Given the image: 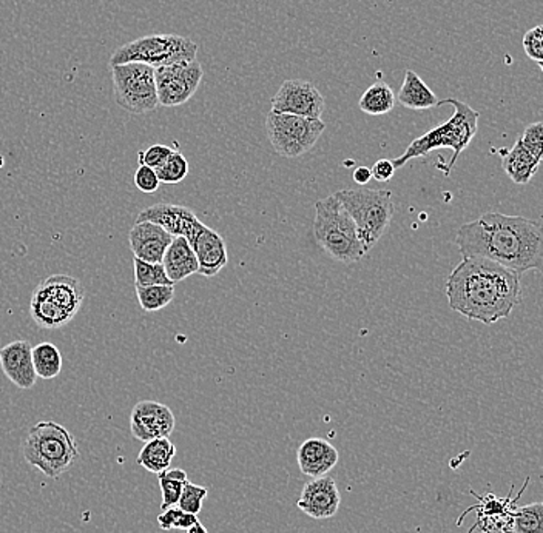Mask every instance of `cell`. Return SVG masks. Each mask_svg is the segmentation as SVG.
Masks as SVG:
<instances>
[{"instance_id": "obj_2", "label": "cell", "mask_w": 543, "mask_h": 533, "mask_svg": "<svg viewBox=\"0 0 543 533\" xmlns=\"http://www.w3.org/2000/svg\"><path fill=\"white\" fill-rule=\"evenodd\" d=\"M445 290L451 310L485 325L508 318L522 301L520 274L483 258H463Z\"/></svg>"}, {"instance_id": "obj_3", "label": "cell", "mask_w": 543, "mask_h": 533, "mask_svg": "<svg viewBox=\"0 0 543 533\" xmlns=\"http://www.w3.org/2000/svg\"><path fill=\"white\" fill-rule=\"evenodd\" d=\"M446 104L453 105L454 115L445 124L438 125L428 133L414 139L407 147L406 151L393 160L395 169H402L403 165H406L409 160L423 158V156L429 155L431 151L449 149V150H453V159L449 160L448 167L445 169V175H451V169L457 162L458 158L463 151L468 149L469 144L477 135L478 116L480 115H478V111L473 110L468 104H465L462 100H438V107Z\"/></svg>"}, {"instance_id": "obj_16", "label": "cell", "mask_w": 543, "mask_h": 533, "mask_svg": "<svg viewBox=\"0 0 543 533\" xmlns=\"http://www.w3.org/2000/svg\"><path fill=\"white\" fill-rule=\"evenodd\" d=\"M173 240L175 238L164 227L150 220L136 222L128 234V244L135 258L153 264H162Z\"/></svg>"}, {"instance_id": "obj_30", "label": "cell", "mask_w": 543, "mask_h": 533, "mask_svg": "<svg viewBox=\"0 0 543 533\" xmlns=\"http://www.w3.org/2000/svg\"><path fill=\"white\" fill-rule=\"evenodd\" d=\"M161 184H179L189 175V162L179 151L173 150L166 164L157 169Z\"/></svg>"}, {"instance_id": "obj_15", "label": "cell", "mask_w": 543, "mask_h": 533, "mask_svg": "<svg viewBox=\"0 0 543 533\" xmlns=\"http://www.w3.org/2000/svg\"><path fill=\"white\" fill-rule=\"evenodd\" d=\"M342 504V495L333 477L311 478L304 484L297 506L302 514L313 519H327L335 517Z\"/></svg>"}, {"instance_id": "obj_10", "label": "cell", "mask_w": 543, "mask_h": 533, "mask_svg": "<svg viewBox=\"0 0 543 533\" xmlns=\"http://www.w3.org/2000/svg\"><path fill=\"white\" fill-rule=\"evenodd\" d=\"M111 80L118 105L131 115H147L159 107L155 68L146 64L113 66Z\"/></svg>"}, {"instance_id": "obj_32", "label": "cell", "mask_w": 543, "mask_h": 533, "mask_svg": "<svg viewBox=\"0 0 543 533\" xmlns=\"http://www.w3.org/2000/svg\"><path fill=\"white\" fill-rule=\"evenodd\" d=\"M207 495H209V488L187 481L182 488L178 507L182 508L187 514L198 515L201 512L202 501L207 498Z\"/></svg>"}, {"instance_id": "obj_1", "label": "cell", "mask_w": 543, "mask_h": 533, "mask_svg": "<svg viewBox=\"0 0 543 533\" xmlns=\"http://www.w3.org/2000/svg\"><path fill=\"white\" fill-rule=\"evenodd\" d=\"M463 258H483L513 270L543 274V225L523 216L489 211L463 224L456 236Z\"/></svg>"}, {"instance_id": "obj_40", "label": "cell", "mask_w": 543, "mask_h": 533, "mask_svg": "<svg viewBox=\"0 0 543 533\" xmlns=\"http://www.w3.org/2000/svg\"><path fill=\"white\" fill-rule=\"evenodd\" d=\"M186 532L187 533H209V530H207V528H204V526H202V524L200 523V521H198V523L193 524V526H191L190 528H187Z\"/></svg>"}, {"instance_id": "obj_41", "label": "cell", "mask_w": 543, "mask_h": 533, "mask_svg": "<svg viewBox=\"0 0 543 533\" xmlns=\"http://www.w3.org/2000/svg\"><path fill=\"white\" fill-rule=\"evenodd\" d=\"M538 68H540V70H542V73H543V60H540V62H538Z\"/></svg>"}, {"instance_id": "obj_36", "label": "cell", "mask_w": 543, "mask_h": 533, "mask_svg": "<svg viewBox=\"0 0 543 533\" xmlns=\"http://www.w3.org/2000/svg\"><path fill=\"white\" fill-rule=\"evenodd\" d=\"M523 50L534 62L543 60V26L529 30L523 37Z\"/></svg>"}, {"instance_id": "obj_24", "label": "cell", "mask_w": 543, "mask_h": 533, "mask_svg": "<svg viewBox=\"0 0 543 533\" xmlns=\"http://www.w3.org/2000/svg\"><path fill=\"white\" fill-rule=\"evenodd\" d=\"M177 456V447L169 438L151 439L144 444L136 463L151 474H162L170 468L171 461Z\"/></svg>"}, {"instance_id": "obj_34", "label": "cell", "mask_w": 543, "mask_h": 533, "mask_svg": "<svg viewBox=\"0 0 543 533\" xmlns=\"http://www.w3.org/2000/svg\"><path fill=\"white\" fill-rule=\"evenodd\" d=\"M171 153H173V149L167 147V145H151L146 151H139L138 162H139V165H147V167H150L153 169H161L162 165L166 164Z\"/></svg>"}, {"instance_id": "obj_33", "label": "cell", "mask_w": 543, "mask_h": 533, "mask_svg": "<svg viewBox=\"0 0 543 533\" xmlns=\"http://www.w3.org/2000/svg\"><path fill=\"white\" fill-rule=\"evenodd\" d=\"M158 479H159V487H161L162 510L173 507V506H178L179 498H181L184 484H186L189 479H187V481H182V479L170 478V477H167L164 472L158 475Z\"/></svg>"}, {"instance_id": "obj_26", "label": "cell", "mask_w": 543, "mask_h": 533, "mask_svg": "<svg viewBox=\"0 0 543 533\" xmlns=\"http://www.w3.org/2000/svg\"><path fill=\"white\" fill-rule=\"evenodd\" d=\"M33 365L37 378L55 379L62 372V354L51 343L33 347Z\"/></svg>"}, {"instance_id": "obj_31", "label": "cell", "mask_w": 543, "mask_h": 533, "mask_svg": "<svg viewBox=\"0 0 543 533\" xmlns=\"http://www.w3.org/2000/svg\"><path fill=\"white\" fill-rule=\"evenodd\" d=\"M198 521H200L198 515L187 514L178 506L162 510V514L158 517V524H159L162 530H173V528L187 530L193 524H197Z\"/></svg>"}, {"instance_id": "obj_20", "label": "cell", "mask_w": 543, "mask_h": 533, "mask_svg": "<svg viewBox=\"0 0 543 533\" xmlns=\"http://www.w3.org/2000/svg\"><path fill=\"white\" fill-rule=\"evenodd\" d=\"M197 254L200 270L198 273L206 278H213L229 262L226 241L217 230L206 227L198 238L197 244L191 247Z\"/></svg>"}, {"instance_id": "obj_13", "label": "cell", "mask_w": 543, "mask_h": 533, "mask_svg": "<svg viewBox=\"0 0 543 533\" xmlns=\"http://www.w3.org/2000/svg\"><path fill=\"white\" fill-rule=\"evenodd\" d=\"M144 220H150V222L161 225L173 238H177V236L186 238L191 247L197 244L200 234L207 227L198 220V216L190 209L182 207V205H151L149 209L142 210L141 213L138 215L136 222H144Z\"/></svg>"}, {"instance_id": "obj_18", "label": "cell", "mask_w": 543, "mask_h": 533, "mask_svg": "<svg viewBox=\"0 0 543 533\" xmlns=\"http://www.w3.org/2000/svg\"><path fill=\"white\" fill-rule=\"evenodd\" d=\"M31 354L33 347L28 341H13L0 349V367L6 378L21 390H30L37 379Z\"/></svg>"}, {"instance_id": "obj_27", "label": "cell", "mask_w": 543, "mask_h": 533, "mask_svg": "<svg viewBox=\"0 0 543 533\" xmlns=\"http://www.w3.org/2000/svg\"><path fill=\"white\" fill-rule=\"evenodd\" d=\"M135 287L136 296L144 312L166 309L175 298V285H150V287L135 285Z\"/></svg>"}, {"instance_id": "obj_35", "label": "cell", "mask_w": 543, "mask_h": 533, "mask_svg": "<svg viewBox=\"0 0 543 533\" xmlns=\"http://www.w3.org/2000/svg\"><path fill=\"white\" fill-rule=\"evenodd\" d=\"M520 140L531 155L543 160V122L528 125Z\"/></svg>"}, {"instance_id": "obj_9", "label": "cell", "mask_w": 543, "mask_h": 533, "mask_svg": "<svg viewBox=\"0 0 543 533\" xmlns=\"http://www.w3.org/2000/svg\"><path fill=\"white\" fill-rule=\"evenodd\" d=\"M326 130L322 119L271 111L266 118L267 138L272 149L287 159H297L312 150Z\"/></svg>"}, {"instance_id": "obj_25", "label": "cell", "mask_w": 543, "mask_h": 533, "mask_svg": "<svg viewBox=\"0 0 543 533\" xmlns=\"http://www.w3.org/2000/svg\"><path fill=\"white\" fill-rule=\"evenodd\" d=\"M397 102V96L386 82H377L371 85L358 102L363 113L369 116H383L391 113Z\"/></svg>"}, {"instance_id": "obj_19", "label": "cell", "mask_w": 543, "mask_h": 533, "mask_svg": "<svg viewBox=\"0 0 543 533\" xmlns=\"http://www.w3.org/2000/svg\"><path fill=\"white\" fill-rule=\"evenodd\" d=\"M338 459V450L326 439L309 438L298 447V467L311 478H322L329 474L337 466Z\"/></svg>"}, {"instance_id": "obj_11", "label": "cell", "mask_w": 543, "mask_h": 533, "mask_svg": "<svg viewBox=\"0 0 543 533\" xmlns=\"http://www.w3.org/2000/svg\"><path fill=\"white\" fill-rule=\"evenodd\" d=\"M202 67L198 60H184L155 68L158 100L162 107H179L193 97L201 85Z\"/></svg>"}, {"instance_id": "obj_37", "label": "cell", "mask_w": 543, "mask_h": 533, "mask_svg": "<svg viewBox=\"0 0 543 533\" xmlns=\"http://www.w3.org/2000/svg\"><path fill=\"white\" fill-rule=\"evenodd\" d=\"M136 189L141 190L142 193H155L161 180L158 178L157 169H150L147 165H139L135 173Z\"/></svg>"}, {"instance_id": "obj_17", "label": "cell", "mask_w": 543, "mask_h": 533, "mask_svg": "<svg viewBox=\"0 0 543 533\" xmlns=\"http://www.w3.org/2000/svg\"><path fill=\"white\" fill-rule=\"evenodd\" d=\"M471 494L480 501L478 506L469 507L465 515H468L471 510H477L478 519L476 521V526L471 528L473 533L476 528H480L483 532H500V533H514V514H516V501L511 499V494L505 499L496 498L494 495H487L485 498L474 494Z\"/></svg>"}, {"instance_id": "obj_22", "label": "cell", "mask_w": 543, "mask_h": 533, "mask_svg": "<svg viewBox=\"0 0 543 533\" xmlns=\"http://www.w3.org/2000/svg\"><path fill=\"white\" fill-rule=\"evenodd\" d=\"M542 160L531 155L522 140L518 139L513 149L503 156V169L509 176L514 184L525 185L533 179L538 173V165Z\"/></svg>"}, {"instance_id": "obj_4", "label": "cell", "mask_w": 543, "mask_h": 533, "mask_svg": "<svg viewBox=\"0 0 543 533\" xmlns=\"http://www.w3.org/2000/svg\"><path fill=\"white\" fill-rule=\"evenodd\" d=\"M313 234L318 245L333 260L343 264L358 262L367 254L358 238L357 225L335 195L327 196L315 204Z\"/></svg>"}, {"instance_id": "obj_38", "label": "cell", "mask_w": 543, "mask_h": 533, "mask_svg": "<svg viewBox=\"0 0 543 533\" xmlns=\"http://www.w3.org/2000/svg\"><path fill=\"white\" fill-rule=\"evenodd\" d=\"M395 167H394L393 160L389 159H380L375 162V164L371 167V171H373V178L378 182H387V180H391L395 175Z\"/></svg>"}, {"instance_id": "obj_39", "label": "cell", "mask_w": 543, "mask_h": 533, "mask_svg": "<svg viewBox=\"0 0 543 533\" xmlns=\"http://www.w3.org/2000/svg\"><path fill=\"white\" fill-rule=\"evenodd\" d=\"M371 179H373V171H371L369 167H358V169L353 171V180H355V184L360 185V187H364V185Z\"/></svg>"}, {"instance_id": "obj_5", "label": "cell", "mask_w": 543, "mask_h": 533, "mask_svg": "<svg viewBox=\"0 0 543 533\" xmlns=\"http://www.w3.org/2000/svg\"><path fill=\"white\" fill-rule=\"evenodd\" d=\"M86 300V289L68 274H53L36 287L31 296L30 313L42 329H61L79 313Z\"/></svg>"}, {"instance_id": "obj_8", "label": "cell", "mask_w": 543, "mask_h": 533, "mask_svg": "<svg viewBox=\"0 0 543 533\" xmlns=\"http://www.w3.org/2000/svg\"><path fill=\"white\" fill-rule=\"evenodd\" d=\"M198 46L178 35H151L131 40L111 55L110 67L146 64L151 68L173 66L184 60H197Z\"/></svg>"}, {"instance_id": "obj_28", "label": "cell", "mask_w": 543, "mask_h": 533, "mask_svg": "<svg viewBox=\"0 0 543 533\" xmlns=\"http://www.w3.org/2000/svg\"><path fill=\"white\" fill-rule=\"evenodd\" d=\"M513 528L514 533H543V503L516 508Z\"/></svg>"}, {"instance_id": "obj_6", "label": "cell", "mask_w": 543, "mask_h": 533, "mask_svg": "<svg viewBox=\"0 0 543 533\" xmlns=\"http://www.w3.org/2000/svg\"><path fill=\"white\" fill-rule=\"evenodd\" d=\"M22 452L26 461L48 478H59L79 456L75 436L53 421L33 425L24 439Z\"/></svg>"}, {"instance_id": "obj_29", "label": "cell", "mask_w": 543, "mask_h": 533, "mask_svg": "<svg viewBox=\"0 0 543 533\" xmlns=\"http://www.w3.org/2000/svg\"><path fill=\"white\" fill-rule=\"evenodd\" d=\"M135 269V285L150 287V285H175L167 276L166 269L162 264H153L146 261L133 260Z\"/></svg>"}, {"instance_id": "obj_21", "label": "cell", "mask_w": 543, "mask_h": 533, "mask_svg": "<svg viewBox=\"0 0 543 533\" xmlns=\"http://www.w3.org/2000/svg\"><path fill=\"white\" fill-rule=\"evenodd\" d=\"M162 265L166 269L167 276L170 278L173 284L187 280L191 274H197L200 270L197 254L189 244V241L182 236H177L170 247L167 249L162 260Z\"/></svg>"}, {"instance_id": "obj_7", "label": "cell", "mask_w": 543, "mask_h": 533, "mask_svg": "<svg viewBox=\"0 0 543 533\" xmlns=\"http://www.w3.org/2000/svg\"><path fill=\"white\" fill-rule=\"evenodd\" d=\"M335 196L357 225L358 238L366 251L374 249L395 215L393 191L360 187L340 190Z\"/></svg>"}, {"instance_id": "obj_14", "label": "cell", "mask_w": 543, "mask_h": 533, "mask_svg": "<svg viewBox=\"0 0 543 533\" xmlns=\"http://www.w3.org/2000/svg\"><path fill=\"white\" fill-rule=\"evenodd\" d=\"M177 425L175 415L166 404L158 401H141L136 404L130 415V430L133 438L142 443L151 439L170 438Z\"/></svg>"}, {"instance_id": "obj_23", "label": "cell", "mask_w": 543, "mask_h": 533, "mask_svg": "<svg viewBox=\"0 0 543 533\" xmlns=\"http://www.w3.org/2000/svg\"><path fill=\"white\" fill-rule=\"evenodd\" d=\"M397 99L409 110H429L438 107L437 96L434 95V91L413 70H406Z\"/></svg>"}, {"instance_id": "obj_12", "label": "cell", "mask_w": 543, "mask_h": 533, "mask_svg": "<svg viewBox=\"0 0 543 533\" xmlns=\"http://www.w3.org/2000/svg\"><path fill=\"white\" fill-rule=\"evenodd\" d=\"M324 107V97L309 80H286L282 82L277 95L272 97V111L307 119H322Z\"/></svg>"}]
</instances>
